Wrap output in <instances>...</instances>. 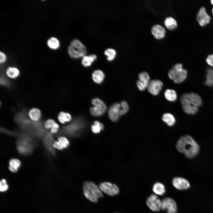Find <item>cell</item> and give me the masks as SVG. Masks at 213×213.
<instances>
[{
	"label": "cell",
	"mask_w": 213,
	"mask_h": 213,
	"mask_svg": "<svg viewBox=\"0 0 213 213\" xmlns=\"http://www.w3.org/2000/svg\"><path fill=\"white\" fill-rule=\"evenodd\" d=\"M212 13L213 14V8H212Z\"/></svg>",
	"instance_id": "40"
},
{
	"label": "cell",
	"mask_w": 213,
	"mask_h": 213,
	"mask_svg": "<svg viewBox=\"0 0 213 213\" xmlns=\"http://www.w3.org/2000/svg\"><path fill=\"white\" fill-rule=\"evenodd\" d=\"M20 74L19 69L14 67H9L6 70V74L9 78L15 79L18 78Z\"/></svg>",
	"instance_id": "16"
},
{
	"label": "cell",
	"mask_w": 213,
	"mask_h": 213,
	"mask_svg": "<svg viewBox=\"0 0 213 213\" xmlns=\"http://www.w3.org/2000/svg\"><path fill=\"white\" fill-rule=\"evenodd\" d=\"M178 151L184 154L189 159L196 157L200 151V146L196 141L189 135L182 136L178 140L176 145Z\"/></svg>",
	"instance_id": "1"
},
{
	"label": "cell",
	"mask_w": 213,
	"mask_h": 213,
	"mask_svg": "<svg viewBox=\"0 0 213 213\" xmlns=\"http://www.w3.org/2000/svg\"><path fill=\"white\" fill-rule=\"evenodd\" d=\"M59 121L61 123L64 124L70 121L72 119V116L69 113L61 111L59 112L57 116Z\"/></svg>",
	"instance_id": "22"
},
{
	"label": "cell",
	"mask_w": 213,
	"mask_h": 213,
	"mask_svg": "<svg viewBox=\"0 0 213 213\" xmlns=\"http://www.w3.org/2000/svg\"><path fill=\"white\" fill-rule=\"evenodd\" d=\"M57 123L55 121L51 119H48L46 120L44 124V126L47 129H51L53 128Z\"/></svg>",
	"instance_id": "31"
},
{
	"label": "cell",
	"mask_w": 213,
	"mask_h": 213,
	"mask_svg": "<svg viewBox=\"0 0 213 213\" xmlns=\"http://www.w3.org/2000/svg\"><path fill=\"white\" fill-rule=\"evenodd\" d=\"M162 119L163 121L170 127L174 125L176 122L174 116L169 113L164 114L162 115Z\"/></svg>",
	"instance_id": "20"
},
{
	"label": "cell",
	"mask_w": 213,
	"mask_h": 213,
	"mask_svg": "<svg viewBox=\"0 0 213 213\" xmlns=\"http://www.w3.org/2000/svg\"><path fill=\"white\" fill-rule=\"evenodd\" d=\"M138 78L136 82L137 86L139 90L144 91L147 88L150 81L149 76L146 72L143 71L139 74Z\"/></svg>",
	"instance_id": "10"
},
{
	"label": "cell",
	"mask_w": 213,
	"mask_h": 213,
	"mask_svg": "<svg viewBox=\"0 0 213 213\" xmlns=\"http://www.w3.org/2000/svg\"><path fill=\"white\" fill-rule=\"evenodd\" d=\"M0 83L1 85L4 86H7L9 85V83L7 79L3 76L1 77Z\"/></svg>",
	"instance_id": "36"
},
{
	"label": "cell",
	"mask_w": 213,
	"mask_h": 213,
	"mask_svg": "<svg viewBox=\"0 0 213 213\" xmlns=\"http://www.w3.org/2000/svg\"><path fill=\"white\" fill-rule=\"evenodd\" d=\"M204 83L208 86H213V69H209L207 70Z\"/></svg>",
	"instance_id": "28"
},
{
	"label": "cell",
	"mask_w": 213,
	"mask_h": 213,
	"mask_svg": "<svg viewBox=\"0 0 213 213\" xmlns=\"http://www.w3.org/2000/svg\"><path fill=\"white\" fill-rule=\"evenodd\" d=\"M58 141L60 143L63 148H66L69 144L68 140L64 137H59L58 139Z\"/></svg>",
	"instance_id": "32"
},
{
	"label": "cell",
	"mask_w": 213,
	"mask_h": 213,
	"mask_svg": "<svg viewBox=\"0 0 213 213\" xmlns=\"http://www.w3.org/2000/svg\"><path fill=\"white\" fill-rule=\"evenodd\" d=\"M206 60L209 65L213 67V54L208 55L206 58Z\"/></svg>",
	"instance_id": "35"
},
{
	"label": "cell",
	"mask_w": 213,
	"mask_h": 213,
	"mask_svg": "<svg viewBox=\"0 0 213 213\" xmlns=\"http://www.w3.org/2000/svg\"><path fill=\"white\" fill-rule=\"evenodd\" d=\"M163 86V83L161 81L155 79L150 80L147 87L148 91L152 95L156 96L162 90Z\"/></svg>",
	"instance_id": "11"
},
{
	"label": "cell",
	"mask_w": 213,
	"mask_h": 213,
	"mask_svg": "<svg viewBox=\"0 0 213 213\" xmlns=\"http://www.w3.org/2000/svg\"><path fill=\"white\" fill-rule=\"evenodd\" d=\"M180 101L183 111L189 115H194L198 112L199 107L202 104V100L198 94L193 93L183 94Z\"/></svg>",
	"instance_id": "2"
},
{
	"label": "cell",
	"mask_w": 213,
	"mask_h": 213,
	"mask_svg": "<svg viewBox=\"0 0 213 213\" xmlns=\"http://www.w3.org/2000/svg\"><path fill=\"white\" fill-rule=\"evenodd\" d=\"M9 163V169L13 172H16L18 170L21 164L20 161L17 159H11L10 160Z\"/></svg>",
	"instance_id": "25"
},
{
	"label": "cell",
	"mask_w": 213,
	"mask_h": 213,
	"mask_svg": "<svg viewBox=\"0 0 213 213\" xmlns=\"http://www.w3.org/2000/svg\"><path fill=\"white\" fill-rule=\"evenodd\" d=\"M67 52L71 57L78 58L86 55L87 51L85 45L80 40L75 39L71 42Z\"/></svg>",
	"instance_id": "4"
},
{
	"label": "cell",
	"mask_w": 213,
	"mask_h": 213,
	"mask_svg": "<svg viewBox=\"0 0 213 213\" xmlns=\"http://www.w3.org/2000/svg\"><path fill=\"white\" fill-rule=\"evenodd\" d=\"M151 32L154 37L157 39H161L163 38L165 36L166 32L165 29L158 24L155 25L152 27Z\"/></svg>",
	"instance_id": "14"
},
{
	"label": "cell",
	"mask_w": 213,
	"mask_h": 213,
	"mask_svg": "<svg viewBox=\"0 0 213 213\" xmlns=\"http://www.w3.org/2000/svg\"><path fill=\"white\" fill-rule=\"evenodd\" d=\"M83 188L85 197L92 202H96L99 199L103 196L99 186L92 181H85L83 183Z\"/></svg>",
	"instance_id": "3"
},
{
	"label": "cell",
	"mask_w": 213,
	"mask_h": 213,
	"mask_svg": "<svg viewBox=\"0 0 213 213\" xmlns=\"http://www.w3.org/2000/svg\"><path fill=\"white\" fill-rule=\"evenodd\" d=\"M97 56L95 54H91L89 55H85L82 57L81 63L84 67L90 66L92 63L96 59Z\"/></svg>",
	"instance_id": "17"
},
{
	"label": "cell",
	"mask_w": 213,
	"mask_h": 213,
	"mask_svg": "<svg viewBox=\"0 0 213 213\" xmlns=\"http://www.w3.org/2000/svg\"><path fill=\"white\" fill-rule=\"evenodd\" d=\"M196 19L199 25L205 26L210 22L211 18L207 13L204 7H202L199 9L196 15Z\"/></svg>",
	"instance_id": "9"
},
{
	"label": "cell",
	"mask_w": 213,
	"mask_h": 213,
	"mask_svg": "<svg viewBox=\"0 0 213 213\" xmlns=\"http://www.w3.org/2000/svg\"><path fill=\"white\" fill-rule=\"evenodd\" d=\"M90 112L92 115L94 116H100L104 114L101 110L93 106L91 108Z\"/></svg>",
	"instance_id": "33"
},
{
	"label": "cell",
	"mask_w": 213,
	"mask_h": 213,
	"mask_svg": "<svg viewBox=\"0 0 213 213\" xmlns=\"http://www.w3.org/2000/svg\"><path fill=\"white\" fill-rule=\"evenodd\" d=\"M164 95L165 98L170 101H174L177 99V93L176 91L173 89L166 90L164 93Z\"/></svg>",
	"instance_id": "24"
},
{
	"label": "cell",
	"mask_w": 213,
	"mask_h": 213,
	"mask_svg": "<svg viewBox=\"0 0 213 213\" xmlns=\"http://www.w3.org/2000/svg\"><path fill=\"white\" fill-rule=\"evenodd\" d=\"M121 106L120 104L115 103L109 107L108 112V116L111 120L114 122L118 121L120 116Z\"/></svg>",
	"instance_id": "12"
},
{
	"label": "cell",
	"mask_w": 213,
	"mask_h": 213,
	"mask_svg": "<svg viewBox=\"0 0 213 213\" xmlns=\"http://www.w3.org/2000/svg\"><path fill=\"white\" fill-rule=\"evenodd\" d=\"M104 53L106 56L107 59L109 61L113 60L116 57V52L113 49L108 48L104 51Z\"/></svg>",
	"instance_id": "27"
},
{
	"label": "cell",
	"mask_w": 213,
	"mask_h": 213,
	"mask_svg": "<svg viewBox=\"0 0 213 213\" xmlns=\"http://www.w3.org/2000/svg\"><path fill=\"white\" fill-rule=\"evenodd\" d=\"M7 59L6 56L3 52H0V63L1 64L4 63Z\"/></svg>",
	"instance_id": "38"
},
{
	"label": "cell",
	"mask_w": 213,
	"mask_h": 213,
	"mask_svg": "<svg viewBox=\"0 0 213 213\" xmlns=\"http://www.w3.org/2000/svg\"><path fill=\"white\" fill-rule=\"evenodd\" d=\"M53 146L54 148L58 150H61L63 149V148L58 141H54Z\"/></svg>",
	"instance_id": "37"
},
{
	"label": "cell",
	"mask_w": 213,
	"mask_h": 213,
	"mask_svg": "<svg viewBox=\"0 0 213 213\" xmlns=\"http://www.w3.org/2000/svg\"><path fill=\"white\" fill-rule=\"evenodd\" d=\"M47 44L49 48L55 50L59 48L60 43L57 38L55 37H51L48 40Z\"/></svg>",
	"instance_id": "26"
},
{
	"label": "cell",
	"mask_w": 213,
	"mask_h": 213,
	"mask_svg": "<svg viewBox=\"0 0 213 213\" xmlns=\"http://www.w3.org/2000/svg\"><path fill=\"white\" fill-rule=\"evenodd\" d=\"M172 183L174 186L179 190H186L190 187L189 182L187 179L182 177L174 178L173 179Z\"/></svg>",
	"instance_id": "13"
},
{
	"label": "cell",
	"mask_w": 213,
	"mask_h": 213,
	"mask_svg": "<svg viewBox=\"0 0 213 213\" xmlns=\"http://www.w3.org/2000/svg\"><path fill=\"white\" fill-rule=\"evenodd\" d=\"M92 76V79L95 83L100 84L103 81L105 75L102 70H96L93 72Z\"/></svg>",
	"instance_id": "18"
},
{
	"label": "cell",
	"mask_w": 213,
	"mask_h": 213,
	"mask_svg": "<svg viewBox=\"0 0 213 213\" xmlns=\"http://www.w3.org/2000/svg\"><path fill=\"white\" fill-rule=\"evenodd\" d=\"M101 191L110 196H114L118 194L120 190L115 184L109 182H104L101 183L99 185Z\"/></svg>",
	"instance_id": "6"
},
{
	"label": "cell",
	"mask_w": 213,
	"mask_h": 213,
	"mask_svg": "<svg viewBox=\"0 0 213 213\" xmlns=\"http://www.w3.org/2000/svg\"><path fill=\"white\" fill-rule=\"evenodd\" d=\"M8 188V186L6 180L4 179L1 180L0 182V190L1 192H5L7 191Z\"/></svg>",
	"instance_id": "34"
},
{
	"label": "cell",
	"mask_w": 213,
	"mask_h": 213,
	"mask_svg": "<svg viewBox=\"0 0 213 213\" xmlns=\"http://www.w3.org/2000/svg\"><path fill=\"white\" fill-rule=\"evenodd\" d=\"M152 190L156 194L159 195H162L165 192L164 186L159 182L156 183L154 185Z\"/></svg>",
	"instance_id": "23"
},
{
	"label": "cell",
	"mask_w": 213,
	"mask_h": 213,
	"mask_svg": "<svg viewBox=\"0 0 213 213\" xmlns=\"http://www.w3.org/2000/svg\"><path fill=\"white\" fill-rule=\"evenodd\" d=\"M188 72L183 67L181 63H177L173 66L168 72L169 78L176 83H180L187 78Z\"/></svg>",
	"instance_id": "5"
},
{
	"label": "cell",
	"mask_w": 213,
	"mask_h": 213,
	"mask_svg": "<svg viewBox=\"0 0 213 213\" xmlns=\"http://www.w3.org/2000/svg\"><path fill=\"white\" fill-rule=\"evenodd\" d=\"M161 209L167 213H176L177 207L175 201L172 198L167 197L162 201Z\"/></svg>",
	"instance_id": "7"
},
{
	"label": "cell",
	"mask_w": 213,
	"mask_h": 213,
	"mask_svg": "<svg viewBox=\"0 0 213 213\" xmlns=\"http://www.w3.org/2000/svg\"><path fill=\"white\" fill-rule=\"evenodd\" d=\"M119 213L116 212V213Z\"/></svg>",
	"instance_id": "41"
},
{
	"label": "cell",
	"mask_w": 213,
	"mask_h": 213,
	"mask_svg": "<svg viewBox=\"0 0 213 213\" xmlns=\"http://www.w3.org/2000/svg\"><path fill=\"white\" fill-rule=\"evenodd\" d=\"M28 114L32 121L36 122L40 120L41 116V112L39 109L37 108H33L29 110Z\"/></svg>",
	"instance_id": "15"
},
{
	"label": "cell",
	"mask_w": 213,
	"mask_h": 213,
	"mask_svg": "<svg viewBox=\"0 0 213 213\" xmlns=\"http://www.w3.org/2000/svg\"><path fill=\"white\" fill-rule=\"evenodd\" d=\"M146 204L154 212H159L161 209L162 201L155 194H151L147 198Z\"/></svg>",
	"instance_id": "8"
},
{
	"label": "cell",
	"mask_w": 213,
	"mask_h": 213,
	"mask_svg": "<svg viewBox=\"0 0 213 213\" xmlns=\"http://www.w3.org/2000/svg\"><path fill=\"white\" fill-rule=\"evenodd\" d=\"M164 23L166 28L170 30H175L178 26L176 20L171 17H167L164 20Z\"/></svg>",
	"instance_id": "19"
},
{
	"label": "cell",
	"mask_w": 213,
	"mask_h": 213,
	"mask_svg": "<svg viewBox=\"0 0 213 213\" xmlns=\"http://www.w3.org/2000/svg\"><path fill=\"white\" fill-rule=\"evenodd\" d=\"M103 128V125L98 121H95L91 127L92 131L95 133L100 132Z\"/></svg>",
	"instance_id": "29"
},
{
	"label": "cell",
	"mask_w": 213,
	"mask_h": 213,
	"mask_svg": "<svg viewBox=\"0 0 213 213\" xmlns=\"http://www.w3.org/2000/svg\"><path fill=\"white\" fill-rule=\"evenodd\" d=\"M92 103L93 106L101 111L104 113L106 110V106L103 101L98 98L93 99Z\"/></svg>",
	"instance_id": "21"
},
{
	"label": "cell",
	"mask_w": 213,
	"mask_h": 213,
	"mask_svg": "<svg viewBox=\"0 0 213 213\" xmlns=\"http://www.w3.org/2000/svg\"><path fill=\"white\" fill-rule=\"evenodd\" d=\"M121 106L120 114V116L126 114L129 109L128 105L127 103L124 101H122L120 103Z\"/></svg>",
	"instance_id": "30"
},
{
	"label": "cell",
	"mask_w": 213,
	"mask_h": 213,
	"mask_svg": "<svg viewBox=\"0 0 213 213\" xmlns=\"http://www.w3.org/2000/svg\"><path fill=\"white\" fill-rule=\"evenodd\" d=\"M211 4L213 5V0H211Z\"/></svg>",
	"instance_id": "39"
}]
</instances>
